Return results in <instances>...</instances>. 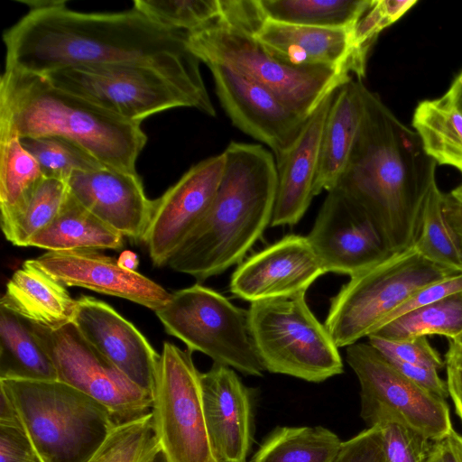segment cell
I'll return each instance as SVG.
<instances>
[{"mask_svg":"<svg viewBox=\"0 0 462 462\" xmlns=\"http://www.w3.org/2000/svg\"><path fill=\"white\" fill-rule=\"evenodd\" d=\"M460 292H462V273L429 284L414 292L399 305L387 317L383 326L411 310Z\"/></svg>","mask_w":462,"mask_h":462,"instance_id":"b9f144b4","label":"cell"},{"mask_svg":"<svg viewBox=\"0 0 462 462\" xmlns=\"http://www.w3.org/2000/svg\"><path fill=\"white\" fill-rule=\"evenodd\" d=\"M417 3L416 0H372L352 28L354 45L359 56L366 60L378 34Z\"/></svg>","mask_w":462,"mask_h":462,"instance_id":"74e56055","label":"cell"},{"mask_svg":"<svg viewBox=\"0 0 462 462\" xmlns=\"http://www.w3.org/2000/svg\"><path fill=\"white\" fill-rule=\"evenodd\" d=\"M66 1L30 9L5 31L6 69L38 75L77 66L141 63L206 87L188 32L165 28L133 6L109 13L70 10Z\"/></svg>","mask_w":462,"mask_h":462,"instance_id":"6da1fadb","label":"cell"},{"mask_svg":"<svg viewBox=\"0 0 462 462\" xmlns=\"http://www.w3.org/2000/svg\"><path fill=\"white\" fill-rule=\"evenodd\" d=\"M334 95L335 91L322 100L293 145L275 158L278 183L272 227L297 224L315 197L322 134Z\"/></svg>","mask_w":462,"mask_h":462,"instance_id":"603a6c76","label":"cell"},{"mask_svg":"<svg viewBox=\"0 0 462 462\" xmlns=\"http://www.w3.org/2000/svg\"><path fill=\"white\" fill-rule=\"evenodd\" d=\"M412 126L428 156L462 173V112L448 91L420 102Z\"/></svg>","mask_w":462,"mask_h":462,"instance_id":"83f0119b","label":"cell"},{"mask_svg":"<svg viewBox=\"0 0 462 462\" xmlns=\"http://www.w3.org/2000/svg\"><path fill=\"white\" fill-rule=\"evenodd\" d=\"M0 135L70 140L104 166L136 172L147 137L127 121L59 88L43 75L5 68L0 79Z\"/></svg>","mask_w":462,"mask_h":462,"instance_id":"277c9868","label":"cell"},{"mask_svg":"<svg viewBox=\"0 0 462 462\" xmlns=\"http://www.w3.org/2000/svg\"><path fill=\"white\" fill-rule=\"evenodd\" d=\"M38 453L22 422L0 424V462H37Z\"/></svg>","mask_w":462,"mask_h":462,"instance_id":"7bdbcfd3","label":"cell"},{"mask_svg":"<svg viewBox=\"0 0 462 462\" xmlns=\"http://www.w3.org/2000/svg\"><path fill=\"white\" fill-rule=\"evenodd\" d=\"M123 245L124 236L82 206L69 191L57 217L28 243V246L47 252L119 250Z\"/></svg>","mask_w":462,"mask_h":462,"instance_id":"484cf974","label":"cell"},{"mask_svg":"<svg viewBox=\"0 0 462 462\" xmlns=\"http://www.w3.org/2000/svg\"><path fill=\"white\" fill-rule=\"evenodd\" d=\"M443 199L444 193L435 181L425 199L421 227L414 247L430 262L462 273V253L444 214Z\"/></svg>","mask_w":462,"mask_h":462,"instance_id":"d6a6232c","label":"cell"},{"mask_svg":"<svg viewBox=\"0 0 462 462\" xmlns=\"http://www.w3.org/2000/svg\"><path fill=\"white\" fill-rule=\"evenodd\" d=\"M146 462H170L164 451L160 448Z\"/></svg>","mask_w":462,"mask_h":462,"instance_id":"f907efd6","label":"cell"},{"mask_svg":"<svg viewBox=\"0 0 462 462\" xmlns=\"http://www.w3.org/2000/svg\"><path fill=\"white\" fill-rule=\"evenodd\" d=\"M364 86L352 78L335 90L322 134L315 196L333 189L346 170L362 121Z\"/></svg>","mask_w":462,"mask_h":462,"instance_id":"cb8c5ba5","label":"cell"},{"mask_svg":"<svg viewBox=\"0 0 462 462\" xmlns=\"http://www.w3.org/2000/svg\"><path fill=\"white\" fill-rule=\"evenodd\" d=\"M426 462H462V436L453 428L443 438L431 441Z\"/></svg>","mask_w":462,"mask_h":462,"instance_id":"ee69618b","label":"cell"},{"mask_svg":"<svg viewBox=\"0 0 462 462\" xmlns=\"http://www.w3.org/2000/svg\"><path fill=\"white\" fill-rule=\"evenodd\" d=\"M217 96L232 124L268 146L277 158L301 134L308 120L268 88L230 68L207 65Z\"/></svg>","mask_w":462,"mask_h":462,"instance_id":"2e32d148","label":"cell"},{"mask_svg":"<svg viewBox=\"0 0 462 462\" xmlns=\"http://www.w3.org/2000/svg\"><path fill=\"white\" fill-rule=\"evenodd\" d=\"M224 167V152L204 159L153 200L143 241L153 264H168L204 219L215 199Z\"/></svg>","mask_w":462,"mask_h":462,"instance_id":"9a60e30c","label":"cell"},{"mask_svg":"<svg viewBox=\"0 0 462 462\" xmlns=\"http://www.w3.org/2000/svg\"><path fill=\"white\" fill-rule=\"evenodd\" d=\"M368 342L390 360H398L438 371L445 367V360L430 345L428 337L388 339L374 334L368 337Z\"/></svg>","mask_w":462,"mask_h":462,"instance_id":"ab89813d","label":"cell"},{"mask_svg":"<svg viewBox=\"0 0 462 462\" xmlns=\"http://www.w3.org/2000/svg\"><path fill=\"white\" fill-rule=\"evenodd\" d=\"M58 380L49 354L31 322L0 305V380Z\"/></svg>","mask_w":462,"mask_h":462,"instance_id":"4316f807","label":"cell"},{"mask_svg":"<svg viewBox=\"0 0 462 462\" xmlns=\"http://www.w3.org/2000/svg\"><path fill=\"white\" fill-rule=\"evenodd\" d=\"M69 193L96 217L134 241H143L153 200L137 172L109 167L76 171L66 181Z\"/></svg>","mask_w":462,"mask_h":462,"instance_id":"ffe728a7","label":"cell"},{"mask_svg":"<svg viewBox=\"0 0 462 462\" xmlns=\"http://www.w3.org/2000/svg\"><path fill=\"white\" fill-rule=\"evenodd\" d=\"M191 353L163 344L152 392L155 431L170 462H219L208 434L200 373Z\"/></svg>","mask_w":462,"mask_h":462,"instance_id":"7c38bea8","label":"cell"},{"mask_svg":"<svg viewBox=\"0 0 462 462\" xmlns=\"http://www.w3.org/2000/svg\"><path fill=\"white\" fill-rule=\"evenodd\" d=\"M152 412L118 424L88 462H146L159 448Z\"/></svg>","mask_w":462,"mask_h":462,"instance_id":"d590c367","label":"cell"},{"mask_svg":"<svg viewBox=\"0 0 462 462\" xmlns=\"http://www.w3.org/2000/svg\"><path fill=\"white\" fill-rule=\"evenodd\" d=\"M448 91L462 112V70L454 79Z\"/></svg>","mask_w":462,"mask_h":462,"instance_id":"c3c4849f","label":"cell"},{"mask_svg":"<svg viewBox=\"0 0 462 462\" xmlns=\"http://www.w3.org/2000/svg\"><path fill=\"white\" fill-rule=\"evenodd\" d=\"M376 426L388 462H426L431 441L423 434L399 421Z\"/></svg>","mask_w":462,"mask_h":462,"instance_id":"f35d334b","label":"cell"},{"mask_svg":"<svg viewBox=\"0 0 462 462\" xmlns=\"http://www.w3.org/2000/svg\"><path fill=\"white\" fill-rule=\"evenodd\" d=\"M346 360L360 384V415L368 427L399 421L430 441L453 429L443 399L401 374L369 342L346 346Z\"/></svg>","mask_w":462,"mask_h":462,"instance_id":"8fae6325","label":"cell"},{"mask_svg":"<svg viewBox=\"0 0 462 462\" xmlns=\"http://www.w3.org/2000/svg\"><path fill=\"white\" fill-rule=\"evenodd\" d=\"M445 368L448 396L454 404L457 415L462 422V373L449 365H445Z\"/></svg>","mask_w":462,"mask_h":462,"instance_id":"bcb514c9","label":"cell"},{"mask_svg":"<svg viewBox=\"0 0 462 462\" xmlns=\"http://www.w3.org/2000/svg\"><path fill=\"white\" fill-rule=\"evenodd\" d=\"M332 462H388L379 426L368 427L342 441Z\"/></svg>","mask_w":462,"mask_h":462,"instance_id":"60d3db41","label":"cell"},{"mask_svg":"<svg viewBox=\"0 0 462 462\" xmlns=\"http://www.w3.org/2000/svg\"><path fill=\"white\" fill-rule=\"evenodd\" d=\"M68 194L65 181L44 178L21 203L1 210L5 238L14 245L28 246L29 241L57 217Z\"/></svg>","mask_w":462,"mask_h":462,"instance_id":"f1b7e54d","label":"cell"},{"mask_svg":"<svg viewBox=\"0 0 462 462\" xmlns=\"http://www.w3.org/2000/svg\"><path fill=\"white\" fill-rule=\"evenodd\" d=\"M31 261L65 286L123 298L154 312L171 296L151 279L121 267L117 260L97 250L48 251Z\"/></svg>","mask_w":462,"mask_h":462,"instance_id":"d6986e66","label":"cell"},{"mask_svg":"<svg viewBox=\"0 0 462 462\" xmlns=\"http://www.w3.org/2000/svg\"><path fill=\"white\" fill-rule=\"evenodd\" d=\"M20 141L38 162L44 178L66 182L76 171L106 167L84 148L62 137H24Z\"/></svg>","mask_w":462,"mask_h":462,"instance_id":"e575fe53","label":"cell"},{"mask_svg":"<svg viewBox=\"0 0 462 462\" xmlns=\"http://www.w3.org/2000/svg\"><path fill=\"white\" fill-rule=\"evenodd\" d=\"M461 332L462 292L400 316L374 334L388 339L438 335L453 340Z\"/></svg>","mask_w":462,"mask_h":462,"instance_id":"1f68e13d","label":"cell"},{"mask_svg":"<svg viewBox=\"0 0 462 462\" xmlns=\"http://www.w3.org/2000/svg\"><path fill=\"white\" fill-rule=\"evenodd\" d=\"M444 360L446 365L452 366L462 373V346H458L453 340H449Z\"/></svg>","mask_w":462,"mask_h":462,"instance_id":"7dc6e473","label":"cell"},{"mask_svg":"<svg viewBox=\"0 0 462 462\" xmlns=\"http://www.w3.org/2000/svg\"><path fill=\"white\" fill-rule=\"evenodd\" d=\"M155 314L165 331L190 352L246 375L262 376L265 371L251 338L247 311L219 292L194 284L171 293Z\"/></svg>","mask_w":462,"mask_h":462,"instance_id":"30bf717a","label":"cell"},{"mask_svg":"<svg viewBox=\"0 0 462 462\" xmlns=\"http://www.w3.org/2000/svg\"><path fill=\"white\" fill-rule=\"evenodd\" d=\"M37 462H42V460H39V461H37Z\"/></svg>","mask_w":462,"mask_h":462,"instance_id":"f5cc1de1","label":"cell"},{"mask_svg":"<svg viewBox=\"0 0 462 462\" xmlns=\"http://www.w3.org/2000/svg\"><path fill=\"white\" fill-rule=\"evenodd\" d=\"M326 273L306 236L290 235L243 261L231 275V293L255 302L306 293Z\"/></svg>","mask_w":462,"mask_h":462,"instance_id":"e0dca14e","label":"cell"},{"mask_svg":"<svg viewBox=\"0 0 462 462\" xmlns=\"http://www.w3.org/2000/svg\"><path fill=\"white\" fill-rule=\"evenodd\" d=\"M364 112L337 188L366 213L391 254L414 246L436 165L414 130L363 88Z\"/></svg>","mask_w":462,"mask_h":462,"instance_id":"7a4b0ae2","label":"cell"},{"mask_svg":"<svg viewBox=\"0 0 462 462\" xmlns=\"http://www.w3.org/2000/svg\"><path fill=\"white\" fill-rule=\"evenodd\" d=\"M118 264L127 270L136 271L139 260L138 256L130 251L123 252L117 259Z\"/></svg>","mask_w":462,"mask_h":462,"instance_id":"681fc988","label":"cell"},{"mask_svg":"<svg viewBox=\"0 0 462 462\" xmlns=\"http://www.w3.org/2000/svg\"><path fill=\"white\" fill-rule=\"evenodd\" d=\"M0 305L50 329L73 322L76 310V300L65 286L31 260L25 261L8 281Z\"/></svg>","mask_w":462,"mask_h":462,"instance_id":"d4e9b609","label":"cell"},{"mask_svg":"<svg viewBox=\"0 0 462 462\" xmlns=\"http://www.w3.org/2000/svg\"><path fill=\"white\" fill-rule=\"evenodd\" d=\"M73 323L82 336L134 383L152 395L161 354L110 305L83 295Z\"/></svg>","mask_w":462,"mask_h":462,"instance_id":"ac0fdd59","label":"cell"},{"mask_svg":"<svg viewBox=\"0 0 462 462\" xmlns=\"http://www.w3.org/2000/svg\"><path fill=\"white\" fill-rule=\"evenodd\" d=\"M453 341L458 346H462V332L457 337H456Z\"/></svg>","mask_w":462,"mask_h":462,"instance_id":"816d5d0a","label":"cell"},{"mask_svg":"<svg viewBox=\"0 0 462 462\" xmlns=\"http://www.w3.org/2000/svg\"><path fill=\"white\" fill-rule=\"evenodd\" d=\"M212 205L168 265L199 281L242 263L271 224L276 192L273 153L262 144L232 141Z\"/></svg>","mask_w":462,"mask_h":462,"instance_id":"3957f363","label":"cell"},{"mask_svg":"<svg viewBox=\"0 0 462 462\" xmlns=\"http://www.w3.org/2000/svg\"><path fill=\"white\" fill-rule=\"evenodd\" d=\"M352 28L303 26L264 19L254 34L272 55L287 64L337 68L362 79L366 61L356 50Z\"/></svg>","mask_w":462,"mask_h":462,"instance_id":"7402d4cb","label":"cell"},{"mask_svg":"<svg viewBox=\"0 0 462 462\" xmlns=\"http://www.w3.org/2000/svg\"><path fill=\"white\" fill-rule=\"evenodd\" d=\"M459 273L430 262L414 246L350 277L331 300L325 327L337 346L376 333L411 295Z\"/></svg>","mask_w":462,"mask_h":462,"instance_id":"ba28073f","label":"cell"},{"mask_svg":"<svg viewBox=\"0 0 462 462\" xmlns=\"http://www.w3.org/2000/svg\"><path fill=\"white\" fill-rule=\"evenodd\" d=\"M306 237L326 273L352 277L392 254L363 208L337 188L328 191Z\"/></svg>","mask_w":462,"mask_h":462,"instance_id":"5bb4252c","label":"cell"},{"mask_svg":"<svg viewBox=\"0 0 462 462\" xmlns=\"http://www.w3.org/2000/svg\"><path fill=\"white\" fill-rule=\"evenodd\" d=\"M44 179L32 155L16 135H0V208L21 203Z\"/></svg>","mask_w":462,"mask_h":462,"instance_id":"836d02e7","label":"cell"},{"mask_svg":"<svg viewBox=\"0 0 462 462\" xmlns=\"http://www.w3.org/2000/svg\"><path fill=\"white\" fill-rule=\"evenodd\" d=\"M249 331L265 371L320 383L344 371L338 347L306 293L252 302Z\"/></svg>","mask_w":462,"mask_h":462,"instance_id":"9c48e42d","label":"cell"},{"mask_svg":"<svg viewBox=\"0 0 462 462\" xmlns=\"http://www.w3.org/2000/svg\"><path fill=\"white\" fill-rule=\"evenodd\" d=\"M55 87L127 121L140 123L156 113L191 107L209 116L216 110L206 87L141 63H111L60 69L44 75Z\"/></svg>","mask_w":462,"mask_h":462,"instance_id":"52a82bcc","label":"cell"},{"mask_svg":"<svg viewBox=\"0 0 462 462\" xmlns=\"http://www.w3.org/2000/svg\"><path fill=\"white\" fill-rule=\"evenodd\" d=\"M341 442L324 427H281L265 439L250 462H332Z\"/></svg>","mask_w":462,"mask_h":462,"instance_id":"f546056e","label":"cell"},{"mask_svg":"<svg viewBox=\"0 0 462 462\" xmlns=\"http://www.w3.org/2000/svg\"><path fill=\"white\" fill-rule=\"evenodd\" d=\"M222 14L188 33L190 51L200 60L235 69L274 92L305 118L322 100L353 78L332 67H296L272 55L254 37L264 20L257 0H221Z\"/></svg>","mask_w":462,"mask_h":462,"instance_id":"5b68a950","label":"cell"},{"mask_svg":"<svg viewBox=\"0 0 462 462\" xmlns=\"http://www.w3.org/2000/svg\"><path fill=\"white\" fill-rule=\"evenodd\" d=\"M42 462H88L118 425L101 402L59 380H0Z\"/></svg>","mask_w":462,"mask_h":462,"instance_id":"8992f818","label":"cell"},{"mask_svg":"<svg viewBox=\"0 0 462 462\" xmlns=\"http://www.w3.org/2000/svg\"><path fill=\"white\" fill-rule=\"evenodd\" d=\"M31 326L52 360L58 380L101 402L117 424L152 411V395L90 345L73 322L56 329Z\"/></svg>","mask_w":462,"mask_h":462,"instance_id":"4fadbf2b","label":"cell"},{"mask_svg":"<svg viewBox=\"0 0 462 462\" xmlns=\"http://www.w3.org/2000/svg\"><path fill=\"white\" fill-rule=\"evenodd\" d=\"M158 24L188 33L221 16V0H135L134 5Z\"/></svg>","mask_w":462,"mask_h":462,"instance_id":"8d00e7d4","label":"cell"},{"mask_svg":"<svg viewBox=\"0 0 462 462\" xmlns=\"http://www.w3.org/2000/svg\"><path fill=\"white\" fill-rule=\"evenodd\" d=\"M443 210L462 253V182L448 193H444Z\"/></svg>","mask_w":462,"mask_h":462,"instance_id":"f6af8a7d","label":"cell"},{"mask_svg":"<svg viewBox=\"0 0 462 462\" xmlns=\"http://www.w3.org/2000/svg\"><path fill=\"white\" fill-rule=\"evenodd\" d=\"M372 0H257L265 19L321 28H352Z\"/></svg>","mask_w":462,"mask_h":462,"instance_id":"4dcf8cb0","label":"cell"},{"mask_svg":"<svg viewBox=\"0 0 462 462\" xmlns=\"http://www.w3.org/2000/svg\"><path fill=\"white\" fill-rule=\"evenodd\" d=\"M204 414L212 448L219 462H247L253 442L250 390L231 367L214 363L200 373Z\"/></svg>","mask_w":462,"mask_h":462,"instance_id":"44dd1931","label":"cell"}]
</instances>
